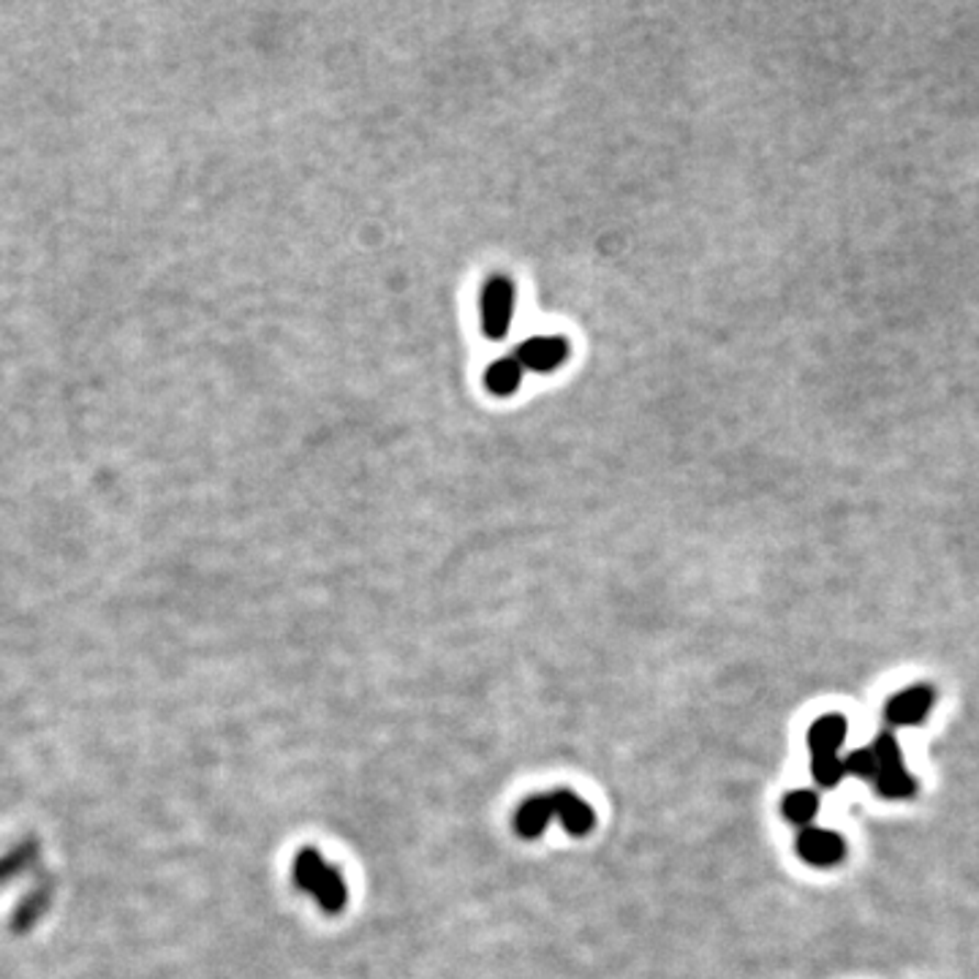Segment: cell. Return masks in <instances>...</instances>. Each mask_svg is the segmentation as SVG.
Here are the masks:
<instances>
[{"label":"cell","instance_id":"9c48e42d","mask_svg":"<svg viewBox=\"0 0 979 979\" xmlns=\"http://www.w3.org/2000/svg\"><path fill=\"white\" fill-rule=\"evenodd\" d=\"M523 365L512 357H501L490 365L488 374H485V387L490 389L498 398H509V394L518 392L520 381H523Z\"/></svg>","mask_w":979,"mask_h":979},{"label":"cell","instance_id":"3957f363","mask_svg":"<svg viewBox=\"0 0 979 979\" xmlns=\"http://www.w3.org/2000/svg\"><path fill=\"white\" fill-rule=\"evenodd\" d=\"M870 752H874L876 759V776L870 783H874L881 798L903 800L917 792V778L903 765L901 746H898V737L892 732H881L874 741V746H870Z\"/></svg>","mask_w":979,"mask_h":979},{"label":"cell","instance_id":"8992f818","mask_svg":"<svg viewBox=\"0 0 979 979\" xmlns=\"http://www.w3.org/2000/svg\"><path fill=\"white\" fill-rule=\"evenodd\" d=\"M571 346L566 337L558 335H549V337H531V341L520 343L518 352H514V359L523 365V370H531V374H553L555 368L569 359Z\"/></svg>","mask_w":979,"mask_h":979},{"label":"cell","instance_id":"8fae6325","mask_svg":"<svg viewBox=\"0 0 979 979\" xmlns=\"http://www.w3.org/2000/svg\"><path fill=\"white\" fill-rule=\"evenodd\" d=\"M844 767H846V772H852V776L866 778V781H874L876 759H874V752H870V746L852 752L849 757L844 759Z\"/></svg>","mask_w":979,"mask_h":979},{"label":"cell","instance_id":"6da1fadb","mask_svg":"<svg viewBox=\"0 0 979 979\" xmlns=\"http://www.w3.org/2000/svg\"><path fill=\"white\" fill-rule=\"evenodd\" d=\"M553 819H558L566 833L577 835V838L591 833L593 824H597V814H593V809L586 800H580L569 789H558V792L525 800L520 805L518 816H514V830L523 838H539Z\"/></svg>","mask_w":979,"mask_h":979},{"label":"cell","instance_id":"30bf717a","mask_svg":"<svg viewBox=\"0 0 979 979\" xmlns=\"http://www.w3.org/2000/svg\"><path fill=\"white\" fill-rule=\"evenodd\" d=\"M819 814V798L816 792L811 789H798V792H789L783 798V816L789 819L792 824H800V827H809L814 822V816Z\"/></svg>","mask_w":979,"mask_h":979},{"label":"cell","instance_id":"ba28073f","mask_svg":"<svg viewBox=\"0 0 979 979\" xmlns=\"http://www.w3.org/2000/svg\"><path fill=\"white\" fill-rule=\"evenodd\" d=\"M933 691L927 686H909V689L898 691L895 697H890L885 708V719L892 726H914L923 724L925 715L933 708Z\"/></svg>","mask_w":979,"mask_h":979},{"label":"cell","instance_id":"7a4b0ae2","mask_svg":"<svg viewBox=\"0 0 979 979\" xmlns=\"http://www.w3.org/2000/svg\"><path fill=\"white\" fill-rule=\"evenodd\" d=\"M846 719L841 713H827L816 719L809 730L811 772L822 789H835L846 776L844 759L838 757L846 741Z\"/></svg>","mask_w":979,"mask_h":979},{"label":"cell","instance_id":"5b68a950","mask_svg":"<svg viewBox=\"0 0 979 979\" xmlns=\"http://www.w3.org/2000/svg\"><path fill=\"white\" fill-rule=\"evenodd\" d=\"M479 311H482V332L490 341H501L509 335L514 313V283L507 275H492L482 286L479 297Z\"/></svg>","mask_w":979,"mask_h":979},{"label":"cell","instance_id":"277c9868","mask_svg":"<svg viewBox=\"0 0 979 979\" xmlns=\"http://www.w3.org/2000/svg\"><path fill=\"white\" fill-rule=\"evenodd\" d=\"M294 879L302 890L311 892L326 912H341L346 906V885L335 868L326 866L316 849H302L294 863Z\"/></svg>","mask_w":979,"mask_h":979},{"label":"cell","instance_id":"52a82bcc","mask_svg":"<svg viewBox=\"0 0 979 979\" xmlns=\"http://www.w3.org/2000/svg\"><path fill=\"white\" fill-rule=\"evenodd\" d=\"M798 855L803 857L809 866L814 868H830L835 863L844 860L846 844L838 833L822 827H805L798 835Z\"/></svg>","mask_w":979,"mask_h":979}]
</instances>
